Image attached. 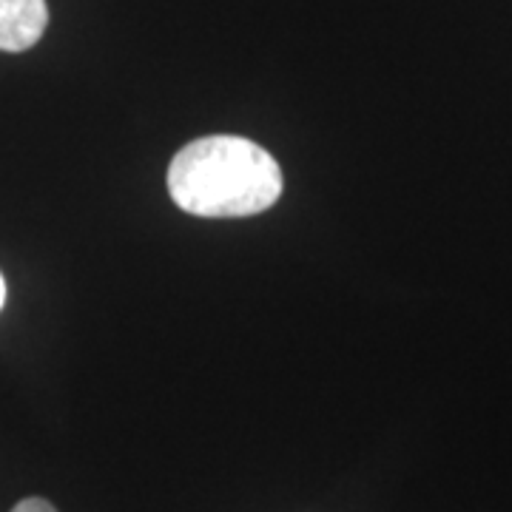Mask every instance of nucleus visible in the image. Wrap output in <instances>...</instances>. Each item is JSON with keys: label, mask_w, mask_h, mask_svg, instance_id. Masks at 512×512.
<instances>
[{"label": "nucleus", "mask_w": 512, "mask_h": 512, "mask_svg": "<svg viewBox=\"0 0 512 512\" xmlns=\"http://www.w3.org/2000/svg\"><path fill=\"white\" fill-rule=\"evenodd\" d=\"M168 194L194 217H254L282 197V168L245 137H200L168 165Z\"/></svg>", "instance_id": "nucleus-1"}, {"label": "nucleus", "mask_w": 512, "mask_h": 512, "mask_svg": "<svg viewBox=\"0 0 512 512\" xmlns=\"http://www.w3.org/2000/svg\"><path fill=\"white\" fill-rule=\"evenodd\" d=\"M46 0H0V52H26L46 32Z\"/></svg>", "instance_id": "nucleus-2"}, {"label": "nucleus", "mask_w": 512, "mask_h": 512, "mask_svg": "<svg viewBox=\"0 0 512 512\" xmlns=\"http://www.w3.org/2000/svg\"><path fill=\"white\" fill-rule=\"evenodd\" d=\"M12 512H57L49 501H43V498H23L20 504H15V510Z\"/></svg>", "instance_id": "nucleus-3"}, {"label": "nucleus", "mask_w": 512, "mask_h": 512, "mask_svg": "<svg viewBox=\"0 0 512 512\" xmlns=\"http://www.w3.org/2000/svg\"><path fill=\"white\" fill-rule=\"evenodd\" d=\"M3 302H6V279L0 274V311H3Z\"/></svg>", "instance_id": "nucleus-4"}]
</instances>
